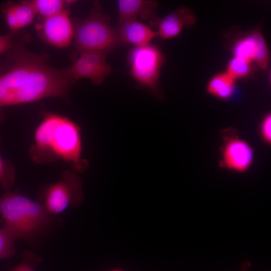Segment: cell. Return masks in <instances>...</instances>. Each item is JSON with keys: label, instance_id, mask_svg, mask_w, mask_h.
I'll return each mask as SVG.
<instances>
[{"label": "cell", "instance_id": "12", "mask_svg": "<svg viewBox=\"0 0 271 271\" xmlns=\"http://www.w3.org/2000/svg\"><path fill=\"white\" fill-rule=\"evenodd\" d=\"M118 23L138 18L149 22L156 16L158 3L153 0H119L117 2Z\"/></svg>", "mask_w": 271, "mask_h": 271}, {"label": "cell", "instance_id": "14", "mask_svg": "<svg viewBox=\"0 0 271 271\" xmlns=\"http://www.w3.org/2000/svg\"><path fill=\"white\" fill-rule=\"evenodd\" d=\"M235 85L236 81L224 71L216 74L209 79L207 90L218 98L226 99L233 95Z\"/></svg>", "mask_w": 271, "mask_h": 271}, {"label": "cell", "instance_id": "1", "mask_svg": "<svg viewBox=\"0 0 271 271\" xmlns=\"http://www.w3.org/2000/svg\"><path fill=\"white\" fill-rule=\"evenodd\" d=\"M72 83L65 70L55 69L38 55L22 51L13 67L0 76V109L46 98L65 99Z\"/></svg>", "mask_w": 271, "mask_h": 271}, {"label": "cell", "instance_id": "21", "mask_svg": "<svg viewBox=\"0 0 271 271\" xmlns=\"http://www.w3.org/2000/svg\"><path fill=\"white\" fill-rule=\"evenodd\" d=\"M6 23L11 31H15L20 29L14 3L6 5L3 9Z\"/></svg>", "mask_w": 271, "mask_h": 271}, {"label": "cell", "instance_id": "18", "mask_svg": "<svg viewBox=\"0 0 271 271\" xmlns=\"http://www.w3.org/2000/svg\"><path fill=\"white\" fill-rule=\"evenodd\" d=\"M14 4L20 29L32 24L36 12L30 1L22 2Z\"/></svg>", "mask_w": 271, "mask_h": 271}, {"label": "cell", "instance_id": "13", "mask_svg": "<svg viewBox=\"0 0 271 271\" xmlns=\"http://www.w3.org/2000/svg\"><path fill=\"white\" fill-rule=\"evenodd\" d=\"M116 29L122 43L131 44L134 47L148 45L158 37L155 30L138 20L118 23Z\"/></svg>", "mask_w": 271, "mask_h": 271}, {"label": "cell", "instance_id": "4", "mask_svg": "<svg viewBox=\"0 0 271 271\" xmlns=\"http://www.w3.org/2000/svg\"><path fill=\"white\" fill-rule=\"evenodd\" d=\"M74 42L80 53L96 51L107 54L123 45L116 28L109 23V18L103 13L98 2L90 13L74 25Z\"/></svg>", "mask_w": 271, "mask_h": 271}, {"label": "cell", "instance_id": "25", "mask_svg": "<svg viewBox=\"0 0 271 271\" xmlns=\"http://www.w3.org/2000/svg\"><path fill=\"white\" fill-rule=\"evenodd\" d=\"M109 271H125V270L121 269H119V268H115V269H111Z\"/></svg>", "mask_w": 271, "mask_h": 271}, {"label": "cell", "instance_id": "10", "mask_svg": "<svg viewBox=\"0 0 271 271\" xmlns=\"http://www.w3.org/2000/svg\"><path fill=\"white\" fill-rule=\"evenodd\" d=\"M39 27L45 40L55 47H66L73 39L74 25L65 10L45 18Z\"/></svg>", "mask_w": 271, "mask_h": 271}, {"label": "cell", "instance_id": "19", "mask_svg": "<svg viewBox=\"0 0 271 271\" xmlns=\"http://www.w3.org/2000/svg\"><path fill=\"white\" fill-rule=\"evenodd\" d=\"M1 137L0 134V143ZM15 180V169L13 165L4 159L0 154V185L2 189L9 190Z\"/></svg>", "mask_w": 271, "mask_h": 271}, {"label": "cell", "instance_id": "2", "mask_svg": "<svg viewBox=\"0 0 271 271\" xmlns=\"http://www.w3.org/2000/svg\"><path fill=\"white\" fill-rule=\"evenodd\" d=\"M81 152L80 127L69 118L55 113L46 114L38 125L34 144L29 151L35 163L47 164L62 159L70 163L75 173L85 171L88 166L81 158Z\"/></svg>", "mask_w": 271, "mask_h": 271}, {"label": "cell", "instance_id": "20", "mask_svg": "<svg viewBox=\"0 0 271 271\" xmlns=\"http://www.w3.org/2000/svg\"><path fill=\"white\" fill-rule=\"evenodd\" d=\"M42 261V258L33 252H23L21 261L9 271H36V268Z\"/></svg>", "mask_w": 271, "mask_h": 271}, {"label": "cell", "instance_id": "15", "mask_svg": "<svg viewBox=\"0 0 271 271\" xmlns=\"http://www.w3.org/2000/svg\"><path fill=\"white\" fill-rule=\"evenodd\" d=\"M253 63L245 59L232 56L227 63L225 72L234 80L247 77L252 71Z\"/></svg>", "mask_w": 271, "mask_h": 271}, {"label": "cell", "instance_id": "17", "mask_svg": "<svg viewBox=\"0 0 271 271\" xmlns=\"http://www.w3.org/2000/svg\"><path fill=\"white\" fill-rule=\"evenodd\" d=\"M14 234L8 228H0V260L11 257L16 253Z\"/></svg>", "mask_w": 271, "mask_h": 271}, {"label": "cell", "instance_id": "16", "mask_svg": "<svg viewBox=\"0 0 271 271\" xmlns=\"http://www.w3.org/2000/svg\"><path fill=\"white\" fill-rule=\"evenodd\" d=\"M72 1L62 0H34L30 2L36 14L45 18L52 16L64 11V7Z\"/></svg>", "mask_w": 271, "mask_h": 271}, {"label": "cell", "instance_id": "9", "mask_svg": "<svg viewBox=\"0 0 271 271\" xmlns=\"http://www.w3.org/2000/svg\"><path fill=\"white\" fill-rule=\"evenodd\" d=\"M196 23V17L192 11L181 7L162 18L156 17L150 23L156 28L158 37L169 40L179 35L185 27H192Z\"/></svg>", "mask_w": 271, "mask_h": 271}, {"label": "cell", "instance_id": "23", "mask_svg": "<svg viewBox=\"0 0 271 271\" xmlns=\"http://www.w3.org/2000/svg\"><path fill=\"white\" fill-rule=\"evenodd\" d=\"M12 39L13 36L11 34L0 35V54L11 47Z\"/></svg>", "mask_w": 271, "mask_h": 271}, {"label": "cell", "instance_id": "7", "mask_svg": "<svg viewBox=\"0 0 271 271\" xmlns=\"http://www.w3.org/2000/svg\"><path fill=\"white\" fill-rule=\"evenodd\" d=\"M107 54L96 51L84 52L72 64L65 70L73 82L80 79H88L95 85H99L109 76L112 71L108 63Z\"/></svg>", "mask_w": 271, "mask_h": 271}, {"label": "cell", "instance_id": "24", "mask_svg": "<svg viewBox=\"0 0 271 271\" xmlns=\"http://www.w3.org/2000/svg\"><path fill=\"white\" fill-rule=\"evenodd\" d=\"M251 265V263L249 260H245L242 262L241 265V267L238 271H247Z\"/></svg>", "mask_w": 271, "mask_h": 271}, {"label": "cell", "instance_id": "22", "mask_svg": "<svg viewBox=\"0 0 271 271\" xmlns=\"http://www.w3.org/2000/svg\"><path fill=\"white\" fill-rule=\"evenodd\" d=\"M261 134L263 139L267 142L271 139V117L268 114L262 120L260 127Z\"/></svg>", "mask_w": 271, "mask_h": 271}, {"label": "cell", "instance_id": "11", "mask_svg": "<svg viewBox=\"0 0 271 271\" xmlns=\"http://www.w3.org/2000/svg\"><path fill=\"white\" fill-rule=\"evenodd\" d=\"M253 151L245 141L233 138L228 139L222 151V165L230 170L243 172L252 163Z\"/></svg>", "mask_w": 271, "mask_h": 271}, {"label": "cell", "instance_id": "8", "mask_svg": "<svg viewBox=\"0 0 271 271\" xmlns=\"http://www.w3.org/2000/svg\"><path fill=\"white\" fill-rule=\"evenodd\" d=\"M232 56L240 57L255 64L263 70L269 67L268 48L261 31L254 29L242 34L231 44Z\"/></svg>", "mask_w": 271, "mask_h": 271}, {"label": "cell", "instance_id": "5", "mask_svg": "<svg viewBox=\"0 0 271 271\" xmlns=\"http://www.w3.org/2000/svg\"><path fill=\"white\" fill-rule=\"evenodd\" d=\"M127 61L129 74L136 82L156 96H161L160 78L165 63L162 51L151 44L133 47L128 52Z\"/></svg>", "mask_w": 271, "mask_h": 271}, {"label": "cell", "instance_id": "3", "mask_svg": "<svg viewBox=\"0 0 271 271\" xmlns=\"http://www.w3.org/2000/svg\"><path fill=\"white\" fill-rule=\"evenodd\" d=\"M0 215L5 226L17 238L34 242L58 221L42 202L17 192L5 191L0 196Z\"/></svg>", "mask_w": 271, "mask_h": 271}, {"label": "cell", "instance_id": "6", "mask_svg": "<svg viewBox=\"0 0 271 271\" xmlns=\"http://www.w3.org/2000/svg\"><path fill=\"white\" fill-rule=\"evenodd\" d=\"M41 197L47 210L52 215L78 207L84 200L82 181L75 172L63 171L60 179L47 186Z\"/></svg>", "mask_w": 271, "mask_h": 271}]
</instances>
